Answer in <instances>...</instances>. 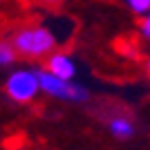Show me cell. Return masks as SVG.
<instances>
[{"mask_svg":"<svg viewBox=\"0 0 150 150\" xmlns=\"http://www.w3.org/2000/svg\"><path fill=\"white\" fill-rule=\"evenodd\" d=\"M108 128H110V132H112L117 139H130L132 134H134V123H132L128 117H112L110 119V123H108Z\"/></svg>","mask_w":150,"mask_h":150,"instance_id":"cell-5","label":"cell"},{"mask_svg":"<svg viewBox=\"0 0 150 150\" xmlns=\"http://www.w3.org/2000/svg\"><path fill=\"white\" fill-rule=\"evenodd\" d=\"M5 92L9 94V99H13L16 103H29L36 99L38 94V81H36V72L29 69H18L9 74L5 83Z\"/></svg>","mask_w":150,"mask_h":150,"instance_id":"cell-3","label":"cell"},{"mask_svg":"<svg viewBox=\"0 0 150 150\" xmlns=\"http://www.w3.org/2000/svg\"><path fill=\"white\" fill-rule=\"evenodd\" d=\"M38 2H40V5H45V7H52V9H54V7H61L63 2H67V0H38Z\"/></svg>","mask_w":150,"mask_h":150,"instance_id":"cell-9","label":"cell"},{"mask_svg":"<svg viewBox=\"0 0 150 150\" xmlns=\"http://www.w3.org/2000/svg\"><path fill=\"white\" fill-rule=\"evenodd\" d=\"M45 69L50 72V74L58 76L63 81H72L76 74V65L74 61L67 56V54H63V52H52L47 61H45Z\"/></svg>","mask_w":150,"mask_h":150,"instance_id":"cell-4","label":"cell"},{"mask_svg":"<svg viewBox=\"0 0 150 150\" xmlns=\"http://www.w3.org/2000/svg\"><path fill=\"white\" fill-rule=\"evenodd\" d=\"M125 2L137 16H146L150 11V0H125Z\"/></svg>","mask_w":150,"mask_h":150,"instance_id":"cell-7","label":"cell"},{"mask_svg":"<svg viewBox=\"0 0 150 150\" xmlns=\"http://www.w3.org/2000/svg\"><path fill=\"white\" fill-rule=\"evenodd\" d=\"M36 81H38V90L47 92L50 96H56V99H63V101H88V90L76 85L72 81H63L58 76L50 74L47 69H38L36 72Z\"/></svg>","mask_w":150,"mask_h":150,"instance_id":"cell-2","label":"cell"},{"mask_svg":"<svg viewBox=\"0 0 150 150\" xmlns=\"http://www.w3.org/2000/svg\"><path fill=\"white\" fill-rule=\"evenodd\" d=\"M139 29H141V36H144V38H150V18H148V16H144V18H141Z\"/></svg>","mask_w":150,"mask_h":150,"instance_id":"cell-8","label":"cell"},{"mask_svg":"<svg viewBox=\"0 0 150 150\" xmlns=\"http://www.w3.org/2000/svg\"><path fill=\"white\" fill-rule=\"evenodd\" d=\"M16 56L27 58V61H40L47 58L52 52L56 50V38L50 27L43 25H25L11 34L9 38Z\"/></svg>","mask_w":150,"mask_h":150,"instance_id":"cell-1","label":"cell"},{"mask_svg":"<svg viewBox=\"0 0 150 150\" xmlns=\"http://www.w3.org/2000/svg\"><path fill=\"white\" fill-rule=\"evenodd\" d=\"M16 52H13L9 38H0V65H11L16 61Z\"/></svg>","mask_w":150,"mask_h":150,"instance_id":"cell-6","label":"cell"}]
</instances>
